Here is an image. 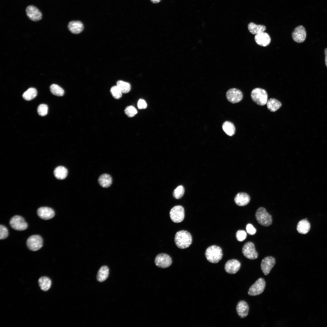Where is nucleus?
Masks as SVG:
<instances>
[{
	"instance_id": "1",
	"label": "nucleus",
	"mask_w": 327,
	"mask_h": 327,
	"mask_svg": "<svg viewBox=\"0 0 327 327\" xmlns=\"http://www.w3.org/2000/svg\"><path fill=\"white\" fill-rule=\"evenodd\" d=\"M174 241L176 246L180 249L188 247L191 244L192 238L190 233L187 231L182 230L176 234Z\"/></svg>"
},
{
	"instance_id": "2",
	"label": "nucleus",
	"mask_w": 327,
	"mask_h": 327,
	"mask_svg": "<svg viewBox=\"0 0 327 327\" xmlns=\"http://www.w3.org/2000/svg\"><path fill=\"white\" fill-rule=\"evenodd\" d=\"M205 255L207 260L210 262L216 263L222 259L223 254L221 248L216 245H212L206 249Z\"/></svg>"
},
{
	"instance_id": "3",
	"label": "nucleus",
	"mask_w": 327,
	"mask_h": 327,
	"mask_svg": "<svg viewBox=\"0 0 327 327\" xmlns=\"http://www.w3.org/2000/svg\"><path fill=\"white\" fill-rule=\"evenodd\" d=\"M255 217L259 223L263 226H268L272 223V216L263 207H260L256 210Z\"/></svg>"
},
{
	"instance_id": "4",
	"label": "nucleus",
	"mask_w": 327,
	"mask_h": 327,
	"mask_svg": "<svg viewBox=\"0 0 327 327\" xmlns=\"http://www.w3.org/2000/svg\"><path fill=\"white\" fill-rule=\"evenodd\" d=\"M251 96L253 101L258 105L263 106L267 103L268 95L263 89L256 88L253 89L251 91Z\"/></svg>"
},
{
	"instance_id": "5",
	"label": "nucleus",
	"mask_w": 327,
	"mask_h": 327,
	"mask_svg": "<svg viewBox=\"0 0 327 327\" xmlns=\"http://www.w3.org/2000/svg\"><path fill=\"white\" fill-rule=\"evenodd\" d=\"M42 237L38 235H33L29 237L26 241L28 249L32 251H36L40 249L43 246Z\"/></svg>"
},
{
	"instance_id": "6",
	"label": "nucleus",
	"mask_w": 327,
	"mask_h": 327,
	"mask_svg": "<svg viewBox=\"0 0 327 327\" xmlns=\"http://www.w3.org/2000/svg\"><path fill=\"white\" fill-rule=\"evenodd\" d=\"M242 252L243 255L247 258L251 260L257 259L258 254L256 251L254 243L250 241L246 243L242 249Z\"/></svg>"
},
{
	"instance_id": "7",
	"label": "nucleus",
	"mask_w": 327,
	"mask_h": 327,
	"mask_svg": "<svg viewBox=\"0 0 327 327\" xmlns=\"http://www.w3.org/2000/svg\"><path fill=\"white\" fill-rule=\"evenodd\" d=\"M266 286V282L262 278L258 279L249 288L248 293L249 296H254L259 295L264 291Z\"/></svg>"
},
{
	"instance_id": "8",
	"label": "nucleus",
	"mask_w": 327,
	"mask_h": 327,
	"mask_svg": "<svg viewBox=\"0 0 327 327\" xmlns=\"http://www.w3.org/2000/svg\"><path fill=\"white\" fill-rule=\"evenodd\" d=\"M170 216L171 220L174 223H179L182 222L185 216L183 207L180 205L174 206L170 210Z\"/></svg>"
},
{
	"instance_id": "9",
	"label": "nucleus",
	"mask_w": 327,
	"mask_h": 327,
	"mask_svg": "<svg viewBox=\"0 0 327 327\" xmlns=\"http://www.w3.org/2000/svg\"><path fill=\"white\" fill-rule=\"evenodd\" d=\"M10 226L14 230L22 231L26 229L28 225L22 216L16 215L10 219L9 222Z\"/></svg>"
},
{
	"instance_id": "10",
	"label": "nucleus",
	"mask_w": 327,
	"mask_h": 327,
	"mask_svg": "<svg viewBox=\"0 0 327 327\" xmlns=\"http://www.w3.org/2000/svg\"><path fill=\"white\" fill-rule=\"evenodd\" d=\"M154 262L156 266L162 268L169 267L172 263L171 257L169 255L163 253L158 254L155 258Z\"/></svg>"
},
{
	"instance_id": "11",
	"label": "nucleus",
	"mask_w": 327,
	"mask_h": 327,
	"mask_svg": "<svg viewBox=\"0 0 327 327\" xmlns=\"http://www.w3.org/2000/svg\"><path fill=\"white\" fill-rule=\"evenodd\" d=\"M292 35V39L295 42L298 43L303 42L306 36L305 28L301 25L296 27L293 31Z\"/></svg>"
},
{
	"instance_id": "12",
	"label": "nucleus",
	"mask_w": 327,
	"mask_h": 327,
	"mask_svg": "<svg viewBox=\"0 0 327 327\" xmlns=\"http://www.w3.org/2000/svg\"><path fill=\"white\" fill-rule=\"evenodd\" d=\"M226 97L227 100L233 104L240 102L243 98V94L241 91L236 88H232L229 89L226 93Z\"/></svg>"
},
{
	"instance_id": "13",
	"label": "nucleus",
	"mask_w": 327,
	"mask_h": 327,
	"mask_svg": "<svg viewBox=\"0 0 327 327\" xmlns=\"http://www.w3.org/2000/svg\"><path fill=\"white\" fill-rule=\"evenodd\" d=\"M275 263V258L272 256H266L263 259L261 263V268L265 275H267L269 273Z\"/></svg>"
},
{
	"instance_id": "14",
	"label": "nucleus",
	"mask_w": 327,
	"mask_h": 327,
	"mask_svg": "<svg viewBox=\"0 0 327 327\" xmlns=\"http://www.w3.org/2000/svg\"><path fill=\"white\" fill-rule=\"evenodd\" d=\"M26 15L31 20L36 21L42 18V14L40 10L33 5L28 6L26 9Z\"/></svg>"
},
{
	"instance_id": "15",
	"label": "nucleus",
	"mask_w": 327,
	"mask_h": 327,
	"mask_svg": "<svg viewBox=\"0 0 327 327\" xmlns=\"http://www.w3.org/2000/svg\"><path fill=\"white\" fill-rule=\"evenodd\" d=\"M241 267L240 262L236 259H231L225 263L224 269L226 272L230 274H234L237 272Z\"/></svg>"
},
{
	"instance_id": "16",
	"label": "nucleus",
	"mask_w": 327,
	"mask_h": 327,
	"mask_svg": "<svg viewBox=\"0 0 327 327\" xmlns=\"http://www.w3.org/2000/svg\"><path fill=\"white\" fill-rule=\"evenodd\" d=\"M38 216L44 220H48L53 218L55 215V212L52 208L48 207H41L37 210Z\"/></svg>"
},
{
	"instance_id": "17",
	"label": "nucleus",
	"mask_w": 327,
	"mask_h": 327,
	"mask_svg": "<svg viewBox=\"0 0 327 327\" xmlns=\"http://www.w3.org/2000/svg\"><path fill=\"white\" fill-rule=\"evenodd\" d=\"M254 40L257 44L263 47H266L269 45L271 41L269 35L264 32L256 34L254 37Z\"/></svg>"
},
{
	"instance_id": "18",
	"label": "nucleus",
	"mask_w": 327,
	"mask_h": 327,
	"mask_svg": "<svg viewBox=\"0 0 327 327\" xmlns=\"http://www.w3.org/2000/svg\"><path fill=\"white\" fill-rule=\"evenodd\" d=\"M250 198L247 193L244 192L238 193L235 197L234 200L236 205L239 206H245L249 202Z\"/></svg>"
},
{
	"instance_id": "19",
	"label": "nucleus",
	"mask_w": 327,
	"mask_h": 327,
	"mask_svg": "<svg viewBox=\"0 0 327 327\" xmlns=\"http://www.w3.org/2000/svg\"><path fill=\"white\" fill-rule=\"evenodd\" d=\"M249 306L247 303L244 301L241 300L238 303L236 307V311L238 315L242 318L246 317L249 312Z\"/></svg>"
},
{
	"instance_id": "20",
	"label": "nucleus",
	"mask_w": 327,
	"mask_h": 327,
	"mask_svg": "<svg viewBox=\"0 0 327 327\" xmlns=\"http://www.w3.org/2000/svg\"><path fill=\"white\" fill-rule=\"evenodd\" d=\"M68 28L72 33L78 34L81 33L84 29L83 23L79 21H72L68 24Z\"/></svg>"
},
{
	"instance_id": "21",
	"label": "nucleus",
	"mask_w": 327,
	"mask_h": 327,
	"mask_svg": "<svg viewBox=\"0 0 327 327\" xmlns=\"http://www.w3.org/2000/svg\"><path fill=\"white\" fill-rule=\"evenodd\" d=\"M310 229L309 222L306 219L302 220L298 223L296 229L299 233L305 234L307 233Z\"/></svg>"
},
{
	"instance_id": "22",
	"label": "nucleus",
	"mask_w": 327,
	"mask_h": 327,
	"mask_svg": "<svg viewBox=\"0 0 327 327\" xmlns=\"http://www.w3.org/2000/svg\"><path fill=\"white\" fill-rule=\"evenodd\" d=\"M248 28L249 32L253 35L263 32L266 29V27L264 25H256L252 22L248 24Z\"/></svg>"
},
{
	"instance_id": "23",
	"label": "nucleus",
	"mask_w": 327,
	"mask_h": 327,
	"mask_svg": "<svg viewBox=\"0 0 327 327\" xmlns=\"http://www.w3.org/2000/svg\"><path fill=\"white\" fill-rule=\"evenodd\" d=\"M98 181L100 185L102 187L107 188L109 187L112 183L111 176L107 174H103L98 178Z\"/></svg>"
},
{
	"instance_id": "24",
	"label": "nucleus",
	"mask_w": 327,
	"mask_h": 327,
	"mask_svg": "<svg viewBox=\"0 0 327 327\" xmlns=\"http://www.w3.org/2000/svg\"><path fill=\"white\" fill-rule=\"evenodd\" d=\"M38 282L41 289L45 291L48 290L51 285V279L46 276L41 277L38 279Z\"/></svg>"
},
{
	"instance_id": "25",
	"label": "nucleus",
	"mask_w": 327,
	"mask_h": 327,
	"mask_svg": "<svg viewBox=\"0 0 327 327\" xmlns=\"http://www.w3.org/2000/svg\"><path fill=\"white\" fill-rule=\"evenodd\" d=\"M109 273V270L107 266H103L99 270L97 276L98 281L102 282L105 280L107 278Z\"/></svg>"
},
{
	"instance_id": "26",
	"label": "nucleus",
	"mask_w": 327,
	"mask_h": 327,
	"mask_svg": "<svg viewBox=\"0 0 327 327\" xmlns=\"http://www.w3.org/2000/svg\"><path fill=\"white\" fill-rule=\"evenodd\" d=\"M54 173V176L57 179L63 180L67 177L68 174V171L65 167L62 166H59L55 169Z\"/></svg>"
},
{
	"instance_id": "27",
	"label": "nucleus",
	"mask_w": 327,
	"mask_h": 327,
	"mask_svg": "<svg viewBox=\"0 0 327 327\" xmlns=\"http://www.w3.org/2000/svg\"><path fill=\"white\" fill-rule=\"evenodd\" d=\"M281 102L274 98H271L269 99L267 102V108L271 112H275L279 109L281 107Z\"/></svg>"
},
{
	"instance_id": "28",
	"label": "nucleus",
	"mask_w": 327,
	"mask_h": 327,
	"mask_svg": "<svg viewBox=\"0 0 327 327\" xmlns=\"http://www.w3.org/2000/svg\"><path fill=\"white\" fill-rule=\"evenodd\" d=\"M224 131L229 136L234 135L235 132V127L233 123L229 121H226L222 125Z\"/></svg>"
},
{
	"instance_id": "29",
	"label": "nucleus",
	"mask_w": 327,
	"mask_h": 327,
	"mask_svg": "<svg viewBox=\"0 0 327 327\" xmlns=\"http://www.w3.org/2000/svg\"><path fill=\"white\" fill-rule=\"evenodd\" d=\"M37 94V91L35 88H31L24 93L22 97L25 100L30 101L34 98L36 96Z\"/></svg>"
},
{
	"instance_id": "30",
	"label": "nucleus",
	"mask_w": 327,
	"mask_h": 327,
	"mask_svg": "<svg viewBox=\"0 0 327 327\" xmlns=\"http://www.w3.org/2000/svg\"><path fill=\"white\" fill-rule=\"evenodd\" d=\"M116 86L122 93H128L131 89V86L129 83L121 80L118 81L117 82Z\"/></svg>"
},
{
	"instance_id": "31",
	"label": "nucleus",
	"mask_w": 327,
	"mask_h": 327,
	"mask_svg": "<svg viewBox=\"0 0 327 327\" xmlns=\"http://www.w3.org/2000/svg\"><path fill=\"white\" fill-rule=\"evenodd\" d=\"M51 93L54 95L58 96H62L64 94L63 89L59 85L53 84L50 87Z\"/></svg>"
},
{
	"instance_id": "32",
	"label": "nucleus",
	"mask_w": 327,
	"mask_h": 327,
	"mask_svg": "<svg viewBox=\"0 0 327 327\" xmlns=\"http://www.w3.org/2000/svg\"><path fill=\"white\" fill-rule=\"evenodd\" d=\"M184 193V189L182 185L177 187L173 192V197L177 199H180L183 196Z\"/></svg>"
},
{
	"instance_id": "33",
	"label": "nucleus",
	"mask_w": 327,
	"mask_h": 327,
	"mask_svg": "<svg viewBox=\"0 0 327 327\" xmlns=\"http://www.w3.org/2000/svg\"><path fill=\"white\" fill-rule=\"evenodd\" d=\"M110 91L113 97L116 99H119L122 95V92L117 86L112 87Z\"/></svg>"
},
{
	"instance_id": "34",
	"label": "nucleus",
	"mask_w": 327,
	"mask_h": 327,
	"mask_svg": "<svg viewBox=\"0 0 327 327\" xmlns=\"http://www.w3.org/2000/svg\"><path fill=\"white\" fill-rule=\"evenodd\" d=\"M48 106L45 104H40L38 107L37 111L38 114L41 116H44L46 115L48 112Z\"/></svg>"
},
{
	"instance_id": "35",
	"label": "nucleus",
	"mask_w": 327,
	"mask_h": 327,
	"mask_svg": "<svg viewBox=\"0 0 327 327\" xmlns=\"http://www.w3.org/2000/svg\"><path fill=\"white\" fill-rule=\"evenodd\" d=\"M125 113L129 117L134 116L137 113L135 108L133 106H130L127 107L124 110Z\"/></svg>"
},
{
	"instance_id": "36",
	"label": "nucleus",
	"mask_w": 327,
	"mask_h": 327,
	"mask_svg": "<svg viewBox=\"0 0 327 327\" xmlns=\"http://www.w3.org/2000/svg\"><path fill=\"white\" fill-rule=\"evenodd\" d=\"M247 235L246 232L242 230H238L236 234V236L237 240L239 242L243 241L247 237Z\"/></svg>"
},
{
	"instance_id": "37",
	"label": "nucleus",
	"mask_w": 327,
	"mask_h": 327,
	"mask_svg": "<svg viewBox=\"0 0 327 327\" xmlns=\"http://www.w3.org/2000/svg\"><path fill=\"white\" fill-rule=\"evenodd\" d=\"M8 232L7 228L4 226L0 225V239H3L8 236Z\"/></svg>"
},
{
	"instance_id": "38",
	"label": "nucleus",
	"mask_w": 327,
	"mask_h": 327,
	"mask_svg": "<svg viewBox=\"0 0 327 327\" xmlns=\"http://www.w3.org/2000/svg\"><path fill=\"white\" fill-rule=\"evenodd\" d=\"M246 229L247 233L251 235H254L256 232V229L251 224L248 223L246 225Z\"/></svg>"
},
{
	"instance_id": "39",
	"label": "nucleus",
	"mask_w": 327,
	"mask_h": 327,
	"mask_svg": "<svg viewBox=\"0 0 327 327\" xmlns=\"http://www.w3.org/2000/svg\"><path fill=\"white\" fill-rule=\"evenodd\" d=\"M137 106L140 109H145L147 107V104L144 100L140 99L138 101Z\"/></svg>"
},
{
	"instance_id": "40",
	"label": "nucleus",
	"mask_w": 327,
	"mask_h": 327,
	"mask_svg": "<svg viewBox=\"0 0 327 327\" xmlns=\"http://www.w3.org/2000/svg\"><path fill=\"white\" fill-rule=\"evenodd\" d=\"M324 54L325 55V65L327 68V48L324 50Z\"/></svg>"
},
{
	"instance_id": "41",
	"label": "nucleus",
	"mask_w": 327,
	"mask_h": 327,
	"mask_svg": "<svg viewBox=\"0 0 327 327\" xmlns=\"http://www.w3.org/2000/svg\"><path fill=\"white\" fill-rule=\"evenodd\" d=\"M152 2L154 3H157L159 2L161 0H150Z\"/></svg>"
}]
</instances>
